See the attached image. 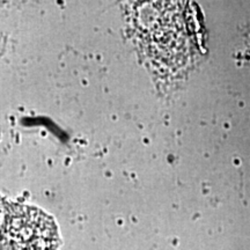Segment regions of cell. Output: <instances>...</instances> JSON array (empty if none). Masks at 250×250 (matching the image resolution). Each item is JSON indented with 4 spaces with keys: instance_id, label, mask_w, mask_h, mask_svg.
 I'll list each match as a JSON object with an SVG mask.
<instances>
[{
    "instance_id": "cell-1",
    "label": "cell",
    "mask_w": 250,
    "mask_h": 250,
    "mask_svg": "<svg viewBox=\"0 0 250 250\" xmlns=\"http://www.w3.org/2000/svg\"><path fill=\"white\" fill-rule=\"evenodd\" d=\"M4 250H55L58 234L54 221L29 206L7 205L2 211Z\"/></svg>"
},
{
    "instance_id": "cell-2",
    "label": "cell",
    "mask_w": 250,
    "mask_h": 250,
    "mask_svg": "<svg viewBox=\"0 0 250 250\" xmlns=\"http://www.w3.org/2000/svg\"><path fill=\"white\" fill-rule=\"evenodd\" d=\"M180 2L175 13H170L169 2H164V13L161 15L153 14V17L145 19V23H140V30H142L144 41L148 43L149 49L152 52L161 55L162 58L170 56L171 52H179L182 50V41L186 36V29H184V21L182 13H179Z\"/></svg>"
}]
</instances>
